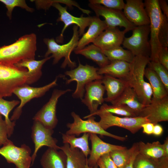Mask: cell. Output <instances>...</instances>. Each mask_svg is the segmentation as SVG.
Instances as JSON below:
<instances>
[{
  "label": "cell",
  "mask_w": 168,
  "mask_h": 168,
  "mask_svg": "<svg viewBox=\"0 0 168 168\" xmlns=\"http://www.w3.org/2000/svg\"><path fill=\"white\" fill-rule=\"evenodd\" d=\"M150 61L149 56H135L130 63L129 73L124 80L133 89L140 102L145 105L151 103L152 96L151 85L144 80L145 70Z\"/></svg>",
  "instance_id": "cell-1"
},
{
  "label": "cell",
  "mask_w": 168,
  "mask_h": 168,
  "mask_svg": "<svg viewBox=\"0 0 168 168\" xmlns=\"http://www.w3.org/2000/svg\"><path fill=\"white\" fill-rule=\"evenodd\" d=\"M36 49V35H26L12 44L0 47V63L14 65L24 59H35Z\"/></svg>",
  "instance_id": "cell-2"
},
{
  "label": "cell",
  "mask_w": 168,
  "mask_h": 168,
  "mask_svg": "<svg viewBox=\"0 0 168 168\" xmlns=\"http://www.w3.org/2000/svg\"><path fill=\"white\" fill-rule=\"evenodd\" d=\"M29 78L26 68L0 63V97L12 96L16 88L29 85Z\"/></svg>",
  "instance_id": "cell-3"
},
{
  "label": "cell",
  "mask_w": 168,
  "mask_h": 168,
  "mask_svg": "<svg viewBox=\"0 0 168 168\" xmlns=\"http://www.w3.org/2000/svg\"><path fill=\"white\" fill-rule=\"evenodd\" d=\"M78 28L77 26L74 25L73 27V33L72 37L68 42L64 44H58L53 38L44 39V42L48 48V50L44 55L45 58L47 57L50 54H52V58H54L53 64H55L64 57L65 59L61 65V68H65L68 66L72 69L76 67V63L71 60L70 56L72 52L77 47L79 40Z\"/></svg>",
  "instance_id": "cell-4"
},
{
  "label": "cell",
  "mask_w": 168,
  "mask_h": 168,
  "mask_svg": "<svg viewBox=\"0 0 168 168\" xmlns=\"http://www.w3.org/2000/svg\"><path fill=\"white\" fill-rule=\"evenodd\" d=\"M98 69L87 64L83 65L79 62L78 65L76 68L65 72L70 77L69 79H66V84L74 81L77 82L76 88L72 95L74 98L82 99L84 96L85 86L87 84L94 81L102 79L103 76L98 73Z\"/></svg>",
  "instance_id": "cell-5"
},
{
  "label": "cell",
  "mask_w": 168,
  "mask_h": 168,
  "mask_svg": "<svg viewBox=\"0 0 168 168\" xmlns=\"http://www.w3.org/2000/svg\"><path fill=\"white\" fill-rule=\"evenodd\" d=\"M144 2L150 20V61L158 62V55L161 47L158 35L163 13L159 5L158 0H145Z\"/></svg>",
  "instance_id": "cell-6"
},
{
  "label": "cell",
  "mask_w": 168,
  "mask_h": 168,
  "mask_svg": "<svg viewBox=\"0 0 168 168\" xmlns=\"http://www.w3.org/2000/svg\"><path fill=\"white\" fill-rule=\"evenodd\" d=\"M72 4L70 0H55L52 6L54 7L58 11L59 16L57 20V22L61 21L64 24L61 34L56 39L58 43H62L63 41V34L66 29L70 25L74 24L79 28L78 33L79 36L84 33L86 27L89 26L92 16L84 17L83 15L80 17L73 16L67 10L68 7Z\"/></svg>",
  "instance_id": "cell-7"
},
{
  "label": "cell",
  "mask_w": 168,
  "mask_h": 168,
  "mask_svg": "<svg viewBox=\"0 0 168 168\" xmlns=\"http://www.w3.org/2000/svg\"><path fill=\"white\" fill-rule=\"evenodd\" d=\"M71 115L73 122L67 124V126L69 129L66 131V134L78 136L81 133H88L108 136L122 141L127 139L125 137L114 135L104 130L95 120L94 116L88 117L87 120H83L74 112H72Z\"/></svg>",
  "instance_id": "cell-8"
},
{
  "label": "cell",
  "mask_w": 168,
  "mask_h": 168,
  "mask_svg": "<svg viewBox=\"0 0 168 168\" xmlns=\"http://www.w3.org/2000/svg\"><path fill=\"white\" fill-rule=\"evenodd\" d=\"M132 31L131 36L124 37L122 44L123 47L131 52L135 56H149V54L150 56L151 46L148 39L149 25L136 26Z\"/></svg>",
  "instance_id": "cell-9"
},
{
  "label": "cell",
  "mask_w": 168,
  "mask_h": 168,
  "mask_svg": "<svg viewBox=\"0 0 168 168\" xmlns=\"http://www.w3.org/2000/svg\"><path fill=\"white\" fill-rule=\"evenodd\" d=\"M97 115L100 118V120L98 122V124L105 130L115 126L124 128L135 134L142 128V124L150 122L146 117H120L109 112L101 113Z\"/></svg>",
  "instance_id": "cell-10"
},
{
  "label": "cell",
  "mask_w": 168,
  "mask_h": 168,
  "mask_svg": "<svg viewBox=\"0 0 168 168\" xmlns=\"http://www.w3.org/2000/svg\"><path fill=\"white\" fill-rule=\"evenodd\" d=\"M57 78L52 82L44 86L40 87H33L29 85L25 84L16 88L13 94L16 95L20 100L19 106L14 110L10 119L14 121L20 117L22 109L24 105L32 99L41 97L52 88L57 85Z\"/></svg>",
  "instance_id": "cell-11"
},
{
  "label": "cell",
  "mask_w": 168,
  "mask_h": 168,
  "mask_svg": "<svg viewBox=\"0 0 168 168\" xmlns=\"http://www.w3.org/2000/svg\"><path fill=\"white\" fill-rule=\"evenodd\" d=\"M31 152L30 148L26 144L18 147L10 140L0 148V155L8 163L14 164L16 168H30L32 165Z\"/></svg>",
  "instance_id": "cell-12"
},
{
  "label": "cell",
  "mask_w": 168,
  "mask_h": 168,
  "mask_svg": "<svg viewBox=\"0 0 168 168\" xmlns=\"http://www.w3.org/2000/svg\"><path fill=\"white\" fill-rule=\"evenodd\" d=\"M71 90L55 89L49 100L36 114L34 120L40 122L46 128L53 129L56 126L58 120L56 116V107L59 98Z\"/></svg>",
  "instance_id": "cell-13"
},
{
  "label": "cell",
  "mask_w": 168,
  "mask_h": 168,
  "mask_svg": "<svg viewBox=\"0 0 168 168\" xmlns=\"http://www.w3.org/2000/svg\"><path fill=\"white\" fill-rule=\"evenodd\" d=\"M89 7L92 9L96 16H101L107 27H123L126 32L132 30L136 26L129 21L122 11L109 9L101 5L89 3Z\"/></svg>",
  "instance_id": "cell-14"
},
{
  "label": "cell",
  "mask_w": 168,
  "mask_h": 168,
  "mask_svg": "<svg viewBox=\"0 0 168 168\" xmlns=\"http://www.w3.org/2000/svg\"><path fill=\"white\" fill-rule=\"evenodd\" d=\"M53 129L47 128L40 122L34 120L31 128V137L35 145V149L31 155L32 165L40 149L44 146L57 150L60 149L57 145L58 141L52 137Z\"/></svg>",
  "instance_id": "cell-15"
},
{
  "label": "cell",
  "mask_w": 168,
  "mask_h": 168,
  "mask_svg": "<svg viewBox=\"0 0 168 168\" xmlns=\"http://www.w3.org/2000/svg\"><path fill=\"white\" fill-rule=\"evenodd\" d=\"M146 117L149 122L154 124L168 121V96L161 99L152 98L151 103L145 105L138 114Z\"/></svg>",
  "instance_id": "cell-16"
},
{
  "label": "cell",
  "mask_w": 168,
  "mask_h": 168,
  "mask_svg": "<svg viewBox=\"0 0 168 168\" xmlns=\"http://www.w3.org/2000/svg\"><path fill=\"white\" fill-rule=\"evenodd\" d=\"M105 91L101 80H96L87 84L85 86V95L82 102L86 105L92 114L104 101L103 96Z\"/></svg>",
  "instance_id": "cell-17"
},
{
  "label": "cell",
  "mask_w": 168,
  "mask_h": 168,
  "mask_svg": "<svg viewBox=\"0 0 168 168\" xmlns=\"http://www.w3.org/2000/svg\"><path fill=\"white\" fill-rule=\"evenodd\" d=\"M123 12L127 19L136 26L149 25V19L142 0H126Z\"/></svg>",
  "instance_id": "cell-18"
},
{
  "label": "cell",
  "mask_w": 168,
  "mask_h": 168,
  "mask_svg": "<svg viewBox=\"0 0 168 168\" xmlns=\"http://www.w3.org/2000/svg\"><path fill=\"white\" fill-rule=\"evenodd\" d=\"M126 33L118 27H107L92 43L103 50L112 49L121 46Z\"/></svg>",
  "instance_id": "cell-19"
},
{
  "label": "cell",
  "mask_w": 168,
  "mask_h": 168,
  "mask_svg": "<svg viewBox=\"0 0 168 168\" xmlns=\"http://www.w3.org/2000/svg\"><path fill=\"white\" fill-rule=\"evenodd\" d=\"M91 149L89 157L87 159L89 166L93 168L97 164L99 159L103 155L116 150H123L127 147L121 146L112 144L102 141L97 134L89 133Z\"/></svg>",
  "instance_id": "cell-20"
},
{
  "label": "cell",
  "mask_w": 168,
  "mask_h": 168,
  "mask_svg": "<svg viewBox=\"0 0 168 168\" xmlns=\"http://www.w3.org/2000/svg\"><path fill=\"white\" fill-rule=\"evenodd\" d=\"M107 27L104 20H101L99 17L96 16H92L87 31L83 34L82 37L79 40L77 46L74 50L82 49L89 44L93 43Z\"/></svg>",
  "instance_id": "cell-21"
},
{
  "label": "cell",
  "mask_w": 168,
  "mask_h": 168,
  "mask_svg": "<svg viewBox=\"0 0 168 168\" xmlns=\"http://www.w3.org/2000/svg\"><path fill=\"white\" fill-rule=\"evenodd\" d=\"M101 81L106 91L104 101L110 103L117 99L128 85L125 80L106 74L103 76Z\"/></svg>",
  "instance_id": "cell-22"
},
{
  "label": "cell",
  "mask_w": 168,
  "mask_h": 168,
  "mask_svg": "<svg viewBox=\"0 0 168 168\" xmlns=\"http://www.w3.org/2000/svg\"><path fill=\"white\" fill-rule=\"evenodd\" d=\"M49 147L42 155L40 163L43 168H66L67 156L61 150Z\"/></svg>",
  "instance_id": "cell-23"
},
{
  "label": "cell",
  "mask_w": 168,
  "mask_h": 168,
  "mask_svg": "<svg viewBox=\"0 0 168 168\" xmlns=\"http://www.w3.org/2000/svg\"><path fill=\"white\" fill-rule=\"evenodd\" d=\"M130 67V63L122 61H112L105 66L98 68L97 73L99 75H108L125 80L129 73Z\"/></svg>",
  "instance_id": "cell-24"
},
{
  "label": "cell",
  "mask_w": 168,
  "mask_h": 168,
  "mask_svg": "<svg viewBox=\"0 0 168 168\" xmlns=\"http://www.w3.org/2000/svg\"><path fill=\"white\" fill-rule=\"evenodd\" d=\"M60 148L66 156V168H86L87 158L80 149L71 148L68 143H64Z\"/></svg>",
  "instance_id": "cell-25"
},
{
  "label": "cell",
  "mask_w": 168,
  "mask_h": 168,
  "mask_svg": "<svg viewBox=\"0 0 168 168\" xmlns=\"http://www.w3.org/2000/svg\"><path fill=\"white\" fill-rule=\"evenodd\" d=\"M111 103L112 105H126L135 111L138 116L139 112L145 106L140 102L133 89L128 85L120 95Z\"/></svg>",
  "instance_id": "cell-26"
},
{
  "label": "cell",
  "mask_w": 168,
  "mask_h": 168,
  "mask_svg": "<svg viewBox=\"0 0 168 168\" xmlns=\"http://www.w3.org/2000/svg\"><path fill=\"white\" fill-rule=\"evenodd\" d=\"M51 58L52 57L50 56L40 60H36L34 59H27L23 60L14 65L18 67L27 69L28 73L30 76L29 85L36 82L40 78L42 75L41 69L43 65Z\"/></svg>",
  "instance_id": "cell-27"
},
{
  "label": "cell",
  "mask_w": 168,
  "mask_h": 168,
  "mask_svg": "<svg viewBox=\"0 0 168 168\" xmlns=\"http://www.w3.org/2000/svg\"><path fill=\"white\" fill-rule=\"evenodd\" d=\"M74 51L75 54L82 55L92 60L98 64L100 68L105 66L110 62L102 50L93 44Z\"/></svg>",
  "instance_id": "cell-28"
},
{
  "label": "cell",
  "mask_w": 168,
  "mask_h": 168,
  "mask_svg": "<svg viewBox=\"0 0 168 168\" xmlns=\"http://www.w3.org/2000/svg\"><path fill=\"white\" fill-rule=\"evenodd\" d=\"M144 76L149 82L152 91V98L161 99L168 96V92L161 79L155 72L149 67L146 68Z\"/></svg>",
  "instance_id": "cell-29"
},
{
  "label": "cell",
  "mask_w": 168,
  "mask_h": 168,
  "mask_svg": "<svg viewBox=\"0 0 168 168\" xmlns=\"http://www.w3.org/2000/svg\"><path fill=\"white\" fill-rule=\"evenodd\" d=\"M89 137L88 133H84L82 136L78 138L76 137L74 135L62 134L63 143L68 144L71 148L79 149L87 158L91 152L88 143Z\"/></svg>",
  "instance_id": "cell-30"
},
{
  "label": "cell",
  "mask_w": 168,
  "mask_h": 168,
  "mask_svg": "<svg viewBox=\"0 0 168 168\" xmlns=\"http://www.w3.org/2000/svg\"><path fill=\"white\" fill-rule=\"evenodd\" d=\"M138 144L139 153L141 154L155 159L165 157L163 145L159 141L147 143L140 141Z\"/></svg>",
  "instance_id": "cell-31"
},
{
  "label": "cell",
  "mask_w": 168,
  "mask_h": 168,
  "mask_svg": "<svg viewBox=\"0 0 168 168\" xmlns=\"http://www.w3.org/2000/svg\"><path fill=\"white\" fill-rule=\"evenodd\" d=\"M103 112H109L112 114H115L126 117H135L138 116L136 113L130 108L123 104H116L109 105L106 104H103L99 109L94 113L88 115L83 117L86 119L91 116L97 115L98 114Z\"/></svg>",
  "instance_id": "cell-32"
},
{
  "label": "cell",
  "mask_w": 168,
  "mask_h": 168,
  "mask_svg": "<svg viewBox=\"0 0 168 168\" xmlns=\"http://www.w3.org/2000/svg\"><path fill=\"white\" fill-rule=\"evenodd\" d=\"M168 167V158L155 159L138 153L133 162V168H167Z\"/></svg>",
  "instance_id": "cell-33"
},
{
  "label": "cell",
  "mask_w": 168,
  "mask_h": 168,
  "mask_svg": "<svg viewBox=\"0 0 168 168\" xmlns=\"http://www.w3.org/2000/svg\"><path fill=\"white\" fill-rule=\"evenodd\" d=\"M20 103V101L18 100L8 101L0 97V114L4 117V120L7 126L8 138L13 134L16 125L15 121L10 120L9 114L13 109Z\"/></svg>",
  "instance_id": "cell-34"
},
{
  "label": "cell",
  "mask_w": 168,
  "mask_h": 168,
  "mask_svg": "<svg viewBox=\"0 0 168 168\" xmlns=\"http://www.w3.org/2000/svg\"><path fill=\"white\" fill-rule=\"evenodd\" d=\"M102 51L110 61L119 60L130 63L135 57L131 52L124 49L121 46L110 50Z\"/></svg>",
  "instance_id": "cell-35"
},
{
  "label": "cell",
  "mask_w": 168,
  "mask_h": 168,
  "mask_svg": "<svg viewBox=\"0 0 168 168\" xmlns=\"http://www.w3.org/2000/svg\"><path fill=\"white\" fill-rule=\"evenodd\" d=\"M133 146L129 149L116 150L109 153L110 156L118 168H124L131 156Z\"/></svg>",
  "instance_id": "cell-36"
},
{
  "label": "cell",
  "mask_w": 168,
  "mask_h": 168,
  "mask_svg": "<svg viewBox=\"0 0 168 168\" xmlns=\"http://www.w3.org/2000/svg\"><path fill=\"white\" fill-rule=\"evenodd\" d=\"M160 77L168 91V70L158 62L150 61L147 64Z\"/></svg>",
  "instance_id": "cell-37"
},
{
  "label": "cell",
  "mask_w": 168,
  "mask_h": 168,
  "mask_svg": "<svg viewBox=\"0 0 168 168\" xmlns=\"http://www.w3.org/2000/svg\"><path fill=\"white\" fill-rule=\"evenodd\" d=\"M0 2L5 5L7 10V15L10 19L12 18V12L15 7H20L30 12H33L34 11L33 8L29 7L27 5L25 0H0Z\"/></svg>",
  "instance_id": "cell-38"
},
{
  "label": "cell",
  "mask_w": 168,
  "mask_h": 168,
  "mask_svg": "<svg viewBox=\"0 0 168 168\" xmlns=\"http://www.w3.org/2000/svg\"><path fill=\"white\" fill-rule=\"evenodd\" d=\"M158 38L161 47H168V18L163 14L158 33Z\"/></svg>",
  "instance_id": "cell-39"
},
{
  "label": "cell",
  "mask_w": 168,
  "mask_h": 168,
  "mask_svg": "<svg viewBox=\"0 0 168 168\" xmlns=\"http://www.w3.org/2000/svg\"><path fill=\"white\" fill-rule=\"evenodd\" d=\"M90 3L101 5L109 9L122 11L125 3L123 0H90Z\"/></svg>",
  "instance_id": "cell-40"
},
{
  "label": "cell",
  "mask_w": 168,
  "mask_h": 168,
  "mask_svg": "<svg viewBox=\"0 0 168 168\" xmlns=\"http://www.w3.org/2000/svg\"><path fill=\"white\" fill-rule=\"evenodd\" d=\"M7 126L2 116L0 114V146H3L9 141L8 138Z\"/></svg>",
  "instance_id": "cell-41"
},
{
  "label": "cell",
  "mask_w": 168,
  "mask_h": 168,
  "mask_svg": "<svg viewBox=\"0 0 168 168\" xmlns=\"http://www.w3.org/2000/svg\"><path fill=\"white\" fill-rule=\"evenodd\" d=\"M158 61L168 70V47H161L158 55Z\"/></svg>",
  "instance_id": "cell-42"
},
{
  "label": "cell",
  "mask_w": 168,
  "mask_h": 168,
  "mask_svg": "<svg viewBox=\"0 0 168 168\" xmlns=\"http://www.w3.org/2000/svg\"><path fill=\"white\" fill-rule=\"evenodd\" d=\"M133 150L130 157L124 168H133L134 161L137 155L139 153L138 142L134 143L133 145Z\"/></svg>",
  "instance_id": "cell-43"
},
{
  "label": "cell",
  "mask_w": 168,
  "mask_h": 168,
  "mask_svg": "<svg viewBox=\"0 0 168 168\" xmlns=\"http://www.w3.org/2000/svg\"><path fill=\"white\" fill-rule=\"evenodd\" d=\"M100 158L105 168H118L111 158L109 153L103 155Z\"/></svg>",
  "instance_id": "cell-44"
},
{
  "label": "cell",
  "mask_w": 168,
  "mask_h": 168,
  "mask_svg": "<svg viewBox=\"0 0 168 168\" xmlns=\"http://www.w3.org/2000/svg\"><path fill=\"white\" fill-rule=\"evenodd\" d=\"M154 124L151 122L144 123L142 125L143 133L147 135L152 134Z\"/></svg>",
  "instance_id": "cell-45"
},
{
  "label": "cell",
  "mask_w": 168,
  "mask_h": 168,
  "mask_svg": "<svg viewBox=\"0 0 168 168\" xmlns=\"http://www.w3.org/2000/svg\"><path fill=\"white\" fill-rule=\"evenodd\" d=\"M158 4L162 13L168 18V5L165 0H158Z\"/></svg>",
  "instance_id": "cell-46"
},
{
  "label": "cell",
  "mask_w": 168,
  "mask_h": 168,
  "mask_svg": "<svg viewBox=\"0 0 168 168\" xmlns=\"http://www.w3.org/2000/svg\"><path fill=\"white\" fill-rule=\"evenodd\" d=\"M163 132L162 127L160 124H156L154 125L152 134L156 136L161 135Z\"/></svg>",
  "instance_id": "cell-47"
},
{
  "label": "cell",
  "mask_w": 168,
  "mask_h": 168,
  "mask_svg": "<svg viewBox=\"0 0 168 168\" xmlns=\"http://www.w3.org/2000/svg\"><path fill=\"white\" fill-rule=\"evenodd\" d=\"M166 157L168 158V138L166 137L162 144Z\"/></svg>",
  "instance_id": "cell-48"
},
{
  "label": "cell",
  "mask_w": 168,
  "mask_h": 168,
  "mask_svg": "<svg viewBox=\"0 0 168 168\" xmlns=\"http://www.w3.org/2000/svg\"><path fill=\"white\" fill-rule=\"evenodd\" d=\"M97 164L99 168H105L102 161L100 158L97 161Z\"/></svg>",
  "instance_id": "cell-49"
},
{
  "label": "cell",
  "mask_w": 168,
  "mask_h": 168,
  "mask_svg": "<svg viewBox=\"0 0 168 168\" xmlns=\"http://www.w3.org/2000/svg\"><path fill=\"white\" fill-rule=\"evenodd\" d=\"M93 168H98V165H97V164L96 165L93 167Z\"/></svg>",
  "instance_id": "cell-50"
},
{
  "label": "cell",
  "mask_w": 168,
  "mask_h": 168,
  "mask_svg": "<svg viewBox=\"0 0 168 168\" xmlns=\"http://www.w3.org/2000/svg\"><path fill=\"white\" fill-rule=\"evenodd\" d=\"M86 168H93L89 166L88 165L87 163L86 165Z\"/></svg>",
  "instance_id": "cell-51"
},
{
  "label": "cell",
  "mask_w": 168,
  "mask_h": 168,
  "mask_svg": "<svg viewBox=\"0 0 168 168\" xmlns=\"http://www.w3.org/2000/svg\"></svg>",
  "instance_id": "cell-52"
},
{
  "label": "cell",
  "mask_w": 168,
  "mask_h": 168,
  "mask_svg": "<svg viewBox=\"0 0 168 168\" xmlns=\"http://www.w3.org/2000/svg\"><path fill=\"white\" fill-rule=\"evenodd\" d=\"M168 168V167H167Z\"/></svg>",
  "instance_id": "cell-53"
}]
</instances>
